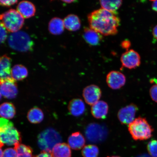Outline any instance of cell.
<instances>
[{
  "label": "cell",
  "instance_id": "cell-35",
  "mask_svg": "<svg viewBox=\"0 0 157 157\" xmlns=\"http://www.w3.org/2000/svg\"><path fill=\"white\" fill-rule=\"evenodd\" d=\"M152 2V7L153 10L157 13V1H151Z\"/></svg>",
  "mask_w": 157,
  "mask_h": 157
},
{
  "label": "cell",
  "instance_id": "cell-5",
  "mask_svg": "<svg viewBox=\"0 0 157 157\" xmlns=\"http://www.w3.org/2000/svg\"><path fill=\"white\" fill-rule=\"evenodd\" d=\"M62 138L57 131L52 128L47 129L39 135L38 146L42 151L52 152L56 144L60 143Z\"/></svg>",
  "mask_w": 157,
  "mask_h": 157
},
{
  "label": "cell",
  "instance_id": "cell-38",
  "mask_svg": "<svg viewBox=\"0 0 157 157\" xmlns=\"http://www.w3.org/2000/svg\"><path fill=\"white\" fill-rule=\"evenodd\" d=\"M63 1L64 2L68 3H72L74 2H75V1H71V0H70V1Z\"/></svg>",
  "mask_w": 157,
  "mask_h": 157
},
{
  "label": "cell",
  "instance_id": "cell-22",
  "mask_svg": "<svg viewBox=\"0 0 157 157\" xmlns=\"http://www.w3.org/2000/svg\"><path fill=\"white\" fill-rule=\"evenodd\" d=\"M15 114V108L13 104L6 102L0 105V117L3 118L12 119Z\"/></svg>",
  "mask_w": 157,
  "mask_h": 157
},
{
  "label": "cell",
  "instance_id": "cell-15",
  "mask_svg": "<svg viewBox=\"0 0 157 157\" xmlns=\"http://www.w3.org/2000/svg\"><path fill=\"white\" fill-rule=\"evenodd\" d=\"M68 109L71 114L73 116L80 117L83 115L85 111V105L81 99H73L69 103Z\"/></svg>",
  "mask_w": 157,
  "mask_h": 157
},
{
  "label": "cell",
  "instance_id": "cell-12",
  "mask_svg": "<svg viewBox=\"0 0 157 157\" xmlns=\"http://www.w3.org/2000/svg\"><path fill=\"white\" fill-rule=\"evenodd\" d=\"M106 82L109 87L113 90H117L124 85L126 78L122 73L113 71L108 74Z\"/></svg>",
  "mask_w": 157,
  "mask_h": 157
},
{
  "label": "cell",
  "instance_id": "cell-18",
  "mask_svg": "<svg viewBox=\"0 0 157 157\" xmlns=\"http://www.w3.org/2000/svg\"><path fill=\"white\" fill-rule=\"evenodd\" d=\"M17 11L24 18H28L34 15L36 9L32 3L29 1H23L19 4Z\"/></svg>",
  "mask_w": 157,
  "mask_h": 157
},
{
  "label": "cell",
  "instance_id": "cell-36",
  "mask_svg": "<svg viewBox=\"0 0 157 157\" xmlns=\"http://www.w3.org/2000/svg\"><path fill=\"white\" fill-rule=\"evenodd\" d=\"M153 35L154 38L157 40V25L155 26L153 29Z\"/></svg>",
  "mask_w": 157,
  "mask_h": 157
},
{
  "label": "cell",
  "instance_id": "cell-41",
  "mask_svg": "<svg viewBox=\"0 0 157 157\" xmlns=\"http://www.w3.org/2000/svg\"><path fill=\"white\" fill-rule=\"evenodd\" d=\"M1 98H2V94L1 93V92H0V101H1Z\"/></svg>",
  "mask_w": 157,
  "mask_h": 157
},
{
  "label": "cell",
  "instance_id": "cell-20",
  "mask_svg": "<svg viewBox=\"0 0 157 157\" xmlns=\"http://www.w3.org/2000/svg\"><path fill=\"white\" fill-rule=\"evenodd\" d=\"M64 24L65 28L71 31H76L81 27V21L78 16L70 14L64 18Z\"/></svg>",
  "mask_w": 157,
  "mask_h": 157
},
{
  "label": "cell",
  "instance_id": "cell-28",
  "mask_svg": "<svg viewBox=\"0 0 157 157\" xmlns=\"http://www.w3.org/2000/svg\"><path fill=\"white\" fill-rule=\"evenodd\" d=\"M147 148L151 156L157 157V140L151 141L147 145Z\"/></svg>",
  "mask_w": 157,
  "mask_h": 157
},
{
  "label": "cell",
  "instance_id": "cell-9",
  "mask_svg": "<svg viewBox=\"0 0 157 157\" xmlns=\"http://www.w3.org/2000/svg\"><path fill=\"white\" fill-rule=\"evenodd\" d=\"M138 107L134 104H131L119 110L117 114L119 121L123 124L129 125L135 120Z\"/></svg>",
  "mask_w": 157,
  "mask_h": 157
},
{
  "label": "cell",
  "instance_id": "cell-33",
  "mask_svg": "<svg viewBox=\"0 0 157 157\" xmlns=\"http://www.w3.org/2000/svg\"><path fill=\"white\" fill-rule=\"evenodd\" d=\"M131 46V42L128 40L123 41L121 44V46L122 47V48L124 49H126L127 51L128 50Z\"/></svg>",
  "mask_w": 157,
  "mask_h": 157
},
{
  "label": "cell",
  "instance_id": "cell-16",
  "mask_svg": "<svg viewBox=\"0 0 157 157\" xmlns=\"http://www.w3.org/2000/svg\"><path fill=\"white\" fill-rule=\"evenodd\" d=\"M83 36L87 44L94 46L99 44L102 38V35L100 33L87 27L84 29Z\"/></svg>",
  "mask_w": 157,
  "mask_h": 157
},
{
  "label": "cell",
  "instance_id": "cell-40",
  "mask_svg": "<svg viewBox=\"0 0 157 157\" xmlns=\"http://www.w3.org/2000/svg\"><path fill=\"white\" fill-rule=\"evenodd\" d=\"M4 144H3V143L1 142V140H0V148H1L2 147L4 146Z\"/></svg>",
  "mask_w": 157,
  "mask_h": 157
},
{
  "label": "cell",
  "instance_id": "cell-4",
  "mask_svg": "<svg viewBox=\"0 0 157 157\" xmlns=\"http://www.w3.org/2000/svg\"><path fill=\"white\" fill-rule=\"evenodd\" d=\"M24 22V17L15 10H10L0 15V24L10 32L13 33L19 31Z\"/></svg>",
  "mask_w": 157,
  "mask_h": 157
},
{
  "label": "cell",
  "instance_id": "cell-7",
  "mask_svg": "<svg viewBox=\"0 0 157 157\" xmlns=\"http://www.w3.org/2000/svg\"><path fill=\"white\" fill-rule=\"evenodd\" d=\"M86 135L89 142L99 143L102 142L107 137V131L102 125L97 123H91L86 128Z\"/></svg>",
  "mask_w": 157,
  "mask_h": 157
},
{
  "label": "cell",
  "instance_id": "cell-13",
  "mask_svg": "<svg viewBox=\"0 0 157 157\" xmlns=\"http://www.w3.org/2000/svg\"><path fill=\"white\" fill-rule=\"evenodd\" d=\"M109 109V106L106 102L99 101L92 105L91 113L96 119H105L108 114Z\"/></svg>",
  "mask_w": 157,
  "mask_h": 157
},
{
  "label": "cell",
  "instance_id": "cell-8",
  "mask_svg": "<svg viewBox=\"0 0 157 157\" xmlns=\"http://www.w3.org/2000/svg\"><path fill=\"white\" fill-rule=\"evenodd\" d=\"M121 60L123 67L129 69L138 67L141 64L140 55L132 49L124 53L121 57Z\"/></svg>",
  "mask_w": 157,
  "mask_h": 157
},
{
  "label": "cell",
  "instance_id": "cell-1",
  "mask_svg": "<svg viewBox=\"0 0 157 157\" xmlns=\"http://www.w3.org/2000/svg\"><path fill=\"white\" fill-rule=\"evenodd\" d=\"M88 20L90 28L104 36L117 34L121 23L117 11H110L102 8L90 13Z\"/></svg>",
  "mask_w": 157,
  "mask_h": 157
},
{
  "label": "cell",
  "instance_id": "cell-2",
  "mask_svg": "<svg viewBox=\"0 0 157 157\" xmlns=\"http://www.w3.org/2000/svg\"><path fill=\"white\" fill-rule=\"evenodd\" d=\"M0 140L3 144L8 146L15 145L21 143V136L13 124L9 120L0 118Z\"/></svg>",
  "mask_w": 157,
  "mask_h": 157
},
{
  "label": "cell",
  "instance_id": "cell-14",
  "mask_svg": "<svg viewBox=\"0 0 157 157\" xmlns=\"http://www.w3.org/2000/svg\"><path fill=\"white\" fill-rule=\"evenodd\" d=\"M11 60L5 56L0 57V81L11 79Z\"/></svg>",
  "mask_w": 157,
  "mask_h": 157
},
{
  "label": "cell",
  "instance_id": "cell-31",
  "mask_svg": "<svg viewBox=\"0 0 157 157\" xmlns=\"http://www.w3.org/2000/svg\"><path fill=\"white\" fill-rule=\"evenodd\" d=\"M7 36V30L2 25L0 24V44L6 39Z\"/></svg>",
  "mask_w": 157,
  "mask_h": 157
},
{
  "label": "cell",
  "instance_id": "cell-17",
  "mask_svg": "<svg viewBox=\"0 0 157 157\" xmlns=\"http://www.w3.org/2000/svg\"><path fill=\"white\" fill-rule=\"evenodd\" d=\"M68 144L74 150H79L84 147L86 141L83 135L79 132L72 133L69 137Z\"/></svg>",
  "mask_w": 157,
  "mask_h": 157
},
{
  "label": "cell",
  "instance_id": "cell-37",
  "mask_svg": "<svg viewBox=\"0 0 157 157\" xmlns=\"http://www.w3.org/2000/svg\"><path fill=\"white\" fill-rule=\"evenodd\" d=\"M136 157H152L150 155H149L148 154H141L140 155H139L138 156H137Z\"/></svg>",
  "mask_w": 157,
  "mask_h": 157
},
{
  "label": "cell",
  "instance_id": "cell-39",
  "mask_svg": "<svg viewBox=\"0 0 157 157\" xmlns=\"http://www.w3.org/2000/svg\"><path fill=\"white\" fill-rule=\"evenodd\" d=\"M3 153L2 150L1 148H0V157H3Z\"/></svg>",
  "mask_w": 157,
  "mask_h": 157
},
{
  "label": "cell",
  "instance_id": "cell-6",
  "mask_svg": "<svg viewBox=\"0 0 157 157\" xmlns=\"http://www.w3.org/2000/svg\"><path fill=\"white\" fill-rule=\"evenodd\" d=\"M9 46L11 48L20 52H26L32 49L33 42L26 33L18 31L13 33L8 39Z\"/></svg>",
  "mask_w": 157,
  "mask_h": 157
},
{
  "label": "cell",
  "instance_id": "cell-32",
  "mask_svg": "<svg viewBox=\"0 0 157 157\" xmlns=\"http://www.w3.org/2000/svg\"><path fill=\"white\" fill-rule=\"evenodd\" d=\"M17 1H0V5L5 6H10L17 2Z\"/></svg>",
  "mask_w": 157,
  "mask_h": 157
},
{
  "label": "cell",
  "instance_id": "cell-42",
  "mask_svg": "<svg viewBox=\"0 0 157 157\" xmlns=\"http://www.w3.org/2000/svg\"><path fill=\"white\" fill-rule=\"evenodd\" d=\"M107 157H119L118 156H108Z\"/></svg>",
  "mask_w": 157,
  "mask_h": 157
},
{
  "label": "cell",
  "instance_id": "cell-3",
  "mask_svg": "<svg viewBox=\"0 0 157 157\" xmlns=\"http://www.w3.org/2000/svg\"><path fill=\"white\" fill-rule=\"evenodd\" d=\"M128 131L136 140H146L152 136L153 129L144 118L139 117L128 125Z\"/></svg>",
  "mask_w": 157,
  "mask_h": 157
},
{
  "label": "cell",
  "instance_id": "cell-25",
  "mask_svg": "<svg viewBox=\"0 0 157 157\" xmlns=\"http://www.w3.org/2000/svg\"><path fill=\"white\" fill-rule=\"evenodd\" d=\"M17 157H32L33 150L30 147L17 143L14 145Z\"/></svg>",
  "mask_w": 157,
  "mask_h": 157
},
{
  "label": "cell",
  "instance_id": "cell-19",
  "mask_svg": "<svg viewBox=\"0 0 157 157\" xmlns=\"http://www.w3.org/2000/svg\"><path fill=\"white\" fill-rule=\"evenodd\" d=\"M51 155L52 157H71V151L68 144L60 143L54 147Z\"/></svg>",
  "mask_w": 157,
  "mask_h": 157
},
{
  "label": "cell",
  "instance_id": "cell-29",
  "mask_svg": "<svg viewBox=\"0 0 157 157\" xmlns=\"http://www.w3.org/2000/svg\"><path fill=\"white\" fill-rule=\"evenodd\" d=\"M150 82L153 84L150 91L151 97L153 101L157 103V79L152 78L151 79Z\"/></svg>",
  "mask_w": 157,
  "mask_h": 157
},
{
  "label": "cell",
  "instance_id": "cell-11",
  "mask_svg": "<svg viewBox=\"0 0 157 157\" xmlns=\"http://www.w3.org/2000/svg\"><path fill=\"white\" fill-rule=\"evenodd\" d=\"M83 95L86 103L90 105H93L99 101L101 98V90L97 86L92 84L84 88Z\"/></svg>",
  "mask_w": 157,
  "mask_h": 157
},
{
  "label": "cell",
  "instance_id": "cell-34",
  "mask_svg": "<svg viewBox=\"0 0 157 157\" xmlns=\"http://www.w3.org/2000/svg\"><path fill=\"white\" fill-rule=\"evenodd\" d=\"M34 157H52V155L49 153L42 151L40 154L34 156Z\"/></svg>",
  "mask_w": 157,
  "mask_h": 157
},
{
  "label": "cell",
  "instance_id": "cell-23",
  "mask_svg": "<svg viewBox=\"0 0 157 157\" xmlns=\"http://www.w3.org/2000/svg\"><path fill=\"white\" fill-rule=\"evenodd\" d=\"M28 72L25 67L21 65H17L13 67L11 70L12 78L15 80H21L28 76Z\"/></svg>",
  "mask_w": 157,
  "mask_h": 157
},
{
  "label": "cell",
  "instance_id": "cell-24",
  "mask_svg": "<svg viewBox=\"0 0 157 157\" xmlns=\"http://www.w3.org/2000/svg\"><path fill=\"white\" fill-rule=\"evenodd\" d=\"M27 118L29 122L37 124L42 122L44 118V114L42 110L38 107H34L29 111Z\"/></svg>",
  "mask_w": 157,
  "mask_h": 157
},
{
  "label": "cell",
  "instance_id": "cell-21",
  "mask_svg": "<svg viewBox=\"0 0 157 157\" xmlns=\"http://www.w3.org/2000/svg\"><path fill=\"white\" fill-rule=\"evenodd\" d=\"M64 27L63 21L58 17H54L52 19L49 24V31L54 35L62 34L64 31Z\"/></svg>",
  "mask_w": 157,
  "mask_h": 157
},
{
  "label": "cell",
  "instance_id": "cell-30",
  "mask_svg": "<svg viewBox=\"0 0 157 157\" xmlns=\"http://www.w3.org/2000/svg\"><path fill=\"white\" fill-rule=\"evenodd\" d=\"M3 157H17V152L14 149L8 148L4 151Z\"/></svg>",
  "mask_w": 157,
  "mask_h": 157
},
{
  "label": "cell",
  "instance_id": "cell-10",
  "mask_svg": "<svg viewBox=\"0 0 157 157\" xmlns=\"http://www.w3.org/2000/svg\"><path fill=\"white\" fill-rule=\"evenodd\" d=\"M0 92L7 99H13L16 97L18 90L15 80L11 78L0 81Z\"/></svg>",
  "mask_w": 157,
  "mask_h": 157
},
{
  "label": "cell",
  "instance_id": "cell-26",
  "mask_svg": "<svg viewBox=\"0 0 157 157\" xmlns=\"http://www.w3.org/2000/svg\"><path fill=\"white\" fill-rule=\"evenodd\" d=\"M102 8L111 12H117L122 5V1H100Z\"/></svg>",
  "mask_w": 157,
  "mask_h": 157
},
{
  "label": "cell",
  "instance_id": "cell-27",
  "mask_svg": "<svg viewBox=\"0 0 157 157\" xmlns=\"http://www.w3.org/2000/svg\"><path fill=\"white\" fill-rule=\"evenodd\" d=\"M82 154L83 157H98L99 150L97 146L94 145H88L84 146Z\"/></svg>",
  "mask_w": 157,
  "mask_h": 157
}]
</instances>
